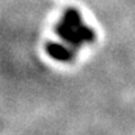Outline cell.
I'll list each match as a JSON object with an SVG mask.
<instances>
[{
	"label": "cell",
	"mask_w": 135,
	"mask_h": 135,
	"mask_svg": "<svg viewBox=\"0 0 135 135\" xmlns=\"http://www.w3.org/2000/svg\"><path fill=\"white\" fill-rule=\"evenodd\" d=\"M56 33L62 41H66L74 47H80L96 38L94 32L83 22L80 13L74 8H70L63 13L62 20L56 26Z\"/></svg>",
	"instance_id": "cell-1"
},
{
	"label": "cell",
	"mask_w": 135,
	"mask_h": 135,
	"mask_svg": "<svg viewBox=\"0 0 135 135\" xmlns=\"http://www.w3.org/2000/svg\"><path fill=\"white\" fill-rule=\"evenodd\" d=\"M47 52L50 54V56H52L54 59L60 60V62H68L75 55L72 52V50H68V49L63 47L59 44H55V42H51L47 45Z\"/></svg>",
	"instance_id": "cell-2"
}]
</instances>
